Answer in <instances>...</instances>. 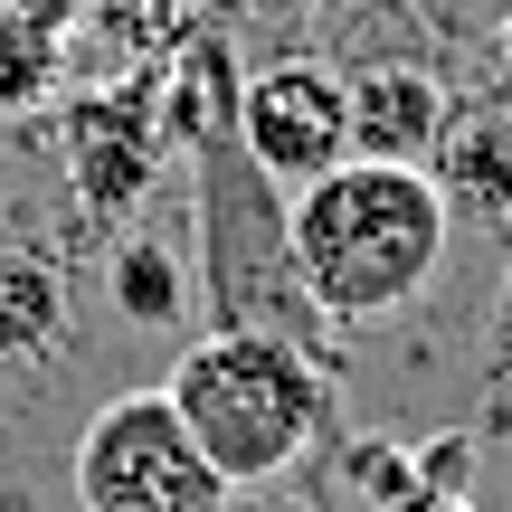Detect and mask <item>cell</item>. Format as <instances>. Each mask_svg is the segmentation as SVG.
Masks as SVG:
<instances>
[{"label": "cell", "mask_w": 512, "mask_h": 512, "mask_svg": "<svg viewBox=\"0 0 512 512\" xmlns=\"http://www.w3.org/2000/svg\"><path fill=\"white\" fill-rule=\"evenodd\" d=\"M285 238H294V275H304L313 313L332 332H370L446 275L456 200L418 162H342L285 200Z\"/></svg>", "instance_id": "6da1fadb"}, {"label": "cell", "mask_w": 512, "mask_h": 512, "mask_svg": "<svg viewBox=\"0 0 512 512\" xmlns=\"http://www.w3.org/2000/svg\"><path fill=\"white\" fill-rule=\"evenodd\" d=\"M171 408L200 437V456L228 484H275L304 465V446L323 437L332 408V361H313L285 332H228L209 323L200 342L171 361Z\"/></svg>", "instance_id": "7a4b0ae2"}, {"label": "cell", "mask_w": 512, "mask_h": 512, "mask_svg": "<svg viewBox=\"0 0 512 512\" xmlns=\"http://www.w3.org/2000/svg\"><path fill=\"white\" fill-rule=\"evenodd\" d=\"M67 484H76V512H228V494H238L181 427L171 389H114L76 427Z\"/></svg>", "instance_id": "277c9868"}, {"label": "cell", "mask_w": 512, "mask_h": 512, "mask_svg": "<svg viewBox=\"0 0 512 512\" xmlns=\"http://www.w3.org/2000/svg\"><path fill=\"white\" fill-rule=\"evenodd\" d=\"M342 475L361 484V503H370V512H399L408 494H418V456H399V446H380V437H361V446H351V456H342Z\"/></svg>", "instance_id": "8fae6325"}, {"label": "cell", "mask_w": 512, "mask_h": 512, "mask_svg": "<svg viewBox=\"0 0 512 512\" xmlns=\"http://www.w3.org/2000/svg\"><path fill=\"white\" fill-rule=\"evenodd\" d=\"M105 285H114V304H124V323H181V304H190V285H181V266H171V247H152V238H124L114 247V266H105Z\"/></svg>", "instance_id": "30bf717a"}, {"label": "cell", "mask_w": 512, "mask_h": 512, "mask_svg": "<svg viewBox=\"0 0 512 512\" xmlns=\"http://www.w3.org/2000/svg\"><path fill=\"white\" fill-rule=\"evenodd\" d=\"M238 152L275 190H304L351 162V76L323 57H275L238 86Z\"/></svg>", "instance_id": "5b68a950"}, {"label": "cell", "mask_w": 512, "mask_h": 512, "mask_svg": "<svg viewBox=\"0 0 512 512\" xmlns=\"http://www.w3.org/2000/svg\"><path fill=\"white\" fill-rule=\"evenodd\" d=\"M200 228H209V304L228 332H285L313 361H332V323L313 313L304 275H294V238H285V190L238 152V114L200 133Z\"/></svg>", "instance_id": "3957f363"}, {"label": "cell", "mask_w": 512, "mask_h": 512, "mask_svg": "<svg viewBox=\"0 0 512 512\" xmlns=\"http://www.w3.org/2000/svg\"><path fill=\"white\" fill-rule=\"evenodd\" d=\"M67 57V10L57 0H0V114L38 105Z\"/></svg>", "instance_id": "9c48e42d"}, {"label": "cell", "mask_w": 512, "mask_h": 512, "mask_svg": "<svg viewBox=\"0 0 512 512\" xmlns=\"http://www.w3.org/2000/svg\"><path fill=\"white\" fill-rule=\"evenodd\" d=\"M399 512H475V494H437V484H418Z\"/></svg>", "instance_id": "4fadbf2b"}, {"label": "cell", "mask_w": 512, "mask_h": 512, "mask_svg": "<svg viewBox=\"0 0 512 512\" xmlns=\"http://www.w3.org/2000/svg\"><path fill=\"white\" fill-rule=\"evenodd\" d=\"M446 114H456V95L427 67H361L351 76V162H418L427 171Z\"/></svg>", "instance_id": "52a82bcc"}, {"label": "cell", "mask_w": 512, "mask_h": 512, "mask_svg": "<svg viewBox=\"0 0 512 512\" xmlns=\"http://www.w3.org/2000/svg\"><path fill=\"white\" fill-rule=\"evenodd\" d=\"M152 95H86L67 114V171H76V200L95 219H124L152 181Z\"/></svg>", "instance_id": "8992f818"}, {"label": "cell", "mask_w": 512, "mask_h": 512, "mask_svg": "<svg viewBox=\"0 0 512 512\" xmlns=\"http://www.w3.org/2000/svg\"><path fill=\"white\" fill-rule=\"evenodd\" d=\"M465 475H475V446H465V437L418 446V484H437V494H465Z\"/></svg>", "instance_id": "7c38bea8"}, {"label": "cell", "mask_w": 512, "mask_h": 512, "mask_svg": "<svg viewBox=\"0 0 512 512\" xmlns=\"http://www.w3.org/2000/svg\"><path fill=\"white\" fill-rule=\"evenodd\" d=\"M57 342H67V275L38 247H0V380L38 370Z\"/></svg>", "instance_id": "ba28073f"}]
</instances>
